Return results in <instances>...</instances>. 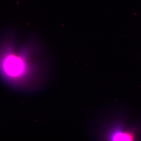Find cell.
Segmentation results:
<instances>
[{
  "instance_id": "obj_2",
  "label": "cell",
  "mask_w": 141,
  "mask_h": 141,
  "mask_svg": "<svg viewBox=\"0 0 141 141\" xmlns=\"http://www.w3.org/2000/svg\"><path fill=\"white\" fill-rule=\"evenodd\" d=\"M133 138L131 135L126 133H119L116 134L114 137L115 141H131Z\"/></svg>"
},
{
  "instance_id": "obj_1",
  "label": "cell",
  "mask_w": 141,
  "mask_h": 141,
  "mask_svg": "<svg viewBox=\"0 0 141 141\" xmlns=\"http://www.w3.org/2000/svg\"><path fill=\"white\" fill-rule=\"evenodd\" d=\"M4 66L6 72L12 76L20 74L24 69L22 61L19 58L13 56H9L6 59Z\"/></svg>"
}]
</instances>
